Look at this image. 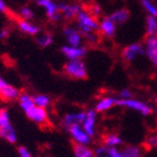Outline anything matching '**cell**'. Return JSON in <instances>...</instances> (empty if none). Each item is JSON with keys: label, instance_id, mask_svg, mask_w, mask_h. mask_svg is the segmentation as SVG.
<instances>
[{"label": "cell", "instance_id": "1", "mask_svg": "<svg viewBox=\"0 0 157 157\" xmlns=\"http://www.w3.org/2000/svg\"><path fill=\"white\" fill-rule=\"evenodd\" d=\"M76 26L81 34L87 32H97L99 31V21L97 17L90 13L89 10L81 9L76 16Z\"/></svg>", "mask_w": 157, "mask_h": 157}, {"label": "cell", "instance_id": "2", "mask_svg": "<svg viewBox=\"0 0 157 157\" xmlns=\"http://www.w3.org/2000/svg\"><path fill=\"white\" fill-rule=\"evenodd\" d=\"M117 105L126 108L128 110L135 111L137 113H141L143 117H149L154 113V109L152 108V105H148L147 102L134 99V98H131V99H119L118 98Z\"/></svg>", "mask_w": 157, "mask_h": 157}, {"label": "cell", "instance_id": "3", "mask_svg": "<svg viewBox=\"0 0 157 157\" xmlns=\"http://www.w3.org/2000/svg\"><path fill=\"white\" fill-rule=\"evenodd\" d=\"M63 71L66 76L73 79H85L88 76L86 64L82 59H71L67 60L63 67Z\"/></svg>", "mask_w": 157, "mask_h": 157}, {"label": "cell", "instance_id": "4", "mask_svg": "<svg viewBox=\"0 0 157 157\" xmlns=\"http://www.w3.org/2000/svg\"><path fill=\"white\" fill-rule=\"evenodd\" d=\"M35 2L39 7L44 9L45 14L50 21L58 22L60 20L62 14L59 12L58 3H56L54 0H35Z\"/></svg>", "mask_w": 157, "mask_h": 157}, {"label": "cell", "instance_id": "5", "mask_svg": "<svg viewBox=\"0 0 157 157\" xmlns=\"http://www.w3.org/2000/svg\"><path fill=\"white\" fill-rule=\"evenodd\" d=\"M67 132L69 133L74 143H76V144L89 145L91 143L92 137L85 131L81 124H74L68 128Z\"/></svg>", "mask_w": 157, "mask_h": 157}, {"label": "cell", "instance_id": "6", "mask_svg": "<svg viewBox=\"0 0 157 157\" xmlns=\"http://www.w3.org/2000/svg\"><path fill=\"white\" fill-rule=\"evenodd\" d=\"M21 92L17 87L9 84L5 78L0 76V98L5 101H14L18 100Z\"/></svg>", "mask_w": 157, "mask_h": 157}, {"label": "cell", "instance_id": "7", "mask_svg": "<svg viewBox=\"0 0 157 157\" xmlns=\"http://www.w3.org/2000/svg\"><path fill=\"white\" fill-rule=\"evenodd\" d=\"M63 35L66 40V43L71 46H81L84 42V37L80 31L75 25H65L63 29Z\"/></svg>", "mask_w": 157, "mask_h": 157}, {"label": "cell", "instance_id": "8", "mask_svg": "<svg viewBox=\"0 0 157 157\" xmlns=\"http://www.w3.org/2000/svg\"><path fill=\"white\" fill-rule=\"evenodd\" d=\"M145 55V50H144V44H142L140 42L132 43V44L128 45L123 48L122 51V57L125 62H134L137 57Z\"/></svg>", "mask_w": 157, "mask_h": 157}, {"label": "cell", "instance_id": "9", "mask_svg": "<svg viewBox=\"0 0 157 157\" xmlns=\"http://www.w3.org/2000/svg\"><path fill=\"white\" fill-rule=\"evenodd\" d=\"M24 114L31 121H33L34 123L40 124V125H44V124L47 123V121H48V113H47L46 109L37 107L35 105L30 108L29 110H26L24 112Z\"/></svg>", "mask_w": 157, "mask_h": 157}, {"label": "cell", "instance_id": "10", "mask_svg": "<svg viewBox=\"0 0 157 157\" xmlns=\"http://www.w3.org/2000/svg\"><path fill=\"white\" fill-rule=\"evenodd\" d=\"M144 50L145 56L157 69V35H152V36H146L144 42Z\"/></svg>", "mask_w": 157, "mask_h": 157}, {"label": "cell", "instance_id": "11", "mask_svg": "<svg viewBox=\"0 0 157 157\" xmlns=\"http://www.w3.org/2000/svg\"><path fill=\"white\" fill-rule=\"evenodd\" d=\"M60 52L67 58V60L71 59H82L87 54V47L81 46H71V45H63L60 47Z\"/></svg>", "mask_w": 157, "mask_h": 157}, {"label": "cell", "instance_id": "12", "mask_svg": "<svg viewBox=\"0 0 157 157\" xmlns=\"http://www.w3.org/2000/svg\"><path fill=\"white\" fill-rule=\"evenodd\" d=\"M85 117H86V111H71V112H67L64 114L63 119H62V125L63 128L67 131L68 128H71L74 124H81L84 122Z\"/></svg>", "mask_w": 157, "mask_h": 157}, {"label": "cell", "instance_id": "13", "mask_svg": "<svg viewBox=\"0 0 157 157\" xmlns=\"http://www.w3.org/2000/svg\"><path fill=\"white\" fill-rule=\"evenodd\" d=\"M96 122H97V111L94 109L87 110L86 117H85L84 122L81 123V126L91 137H94L96 134Z\"/></svg>", "mask_w": 157, "mask_h": 157}, {"label": "cell", "instance_id": "14", "mask_svg": "<svg viewBox=\"0 0 157 157\" xmlns=\"http://www.w3.org/2000/svg\"><path fill=\"white\" fill-rule=\"evenodd\" d=\"M58 8H59V12L62 17L66 19V20H74L76 19V16L78 12L81 10V6L77 5V3H58Z\"/></svg>", "mask_w": 157, "mask_h": 157}, {"label": "cell", "instance_id": "15", "mask_svg": "<svg viewBox=\"0 0 157 157\" xmlns=\"http://www.w3.org/2000/svg\"><path fill=\"white\" fill-rule=\"evenodd\" d=\"M118 25L109 18V16L102 18L99 21V32L105 37H113L117 33Z\"/></svg>", "mask_w": 157, "mask_h": 157}, {"label": "cell", "instance_id": "16", "mask_svg": "<svg viewBox=\"0 0 157 157\" xmlns=\"http://www.w3.org/2000/svg\"><path fill=\"white\" fill-rule=\"evenodd\" d=\"M17 28L22 33L26 34V35H31V36H36L41 32V29L37 24H34L30 20H24V19H19L17 21Z\"/></svg>", "mask_w": 157, "mask_h": 157}, {"label": "cell", "instance_id": "17", "mask_svg": "<svg viewBox=\"0 0 157 157\" xmlns=\"http://www.w3.org/2000/svg\"><path fill=\"white\" fill-rule=\"evenodd\" d=\"M117 102H118V97L105 96V97H102L101 99L98 100V102L94 105V110L97 111V113L107 112L117 105Z\"/></svg>", "mask_w": 157, "mask_h": 157}, {"label": "cell", "instance_id": "18", "mask_svg": "<svg viewBox=\"0 0 157 157\" xmlns=\"http://www.w3.org/2000/svg\"><path fill=\"white\" fill-rule=\"evenodd\" d=\"M130 17H131V13L125 8H120L109 14V18H110L117 25H122V24L126 23V22L128 21Z\"/></svg>", "mask_w": 157, "mask_h": 157}, {"label": "cell", "instance_id": "19", "mask_svg": "<svg viewBox=\"0 0 157 157\" xmlns=\"http://www.w3.org/2000/svg\"><path fill=\"white\" fill-rule=\"evenodd\" d=\"M0 139L5 140L6 142H8L10 144H16L18 141V134H17L14 126L11 124L7 128H0Z\"/></svg>", "mask_w": 157, "mask_h": 157}, {"label": "cell", "instance_id": "20", "mask_svg": "<svg viewBox=\"0 0 157 157\" xmlns=\"http://www.w3.org/2000/svg\"><path fill=\"white\" fill-rule=\"evenodd\" d=\"M102 144L107 147H120L123 145V140L117 133H108L102 137Z\"/></svg>", "mask_w": 157, "mask_h": 157}, {"label": "cell", "instance_id": "21", "mask_svg": "<svg viewBox=\"0 0 157 157\" xmlns=\"http://www.w3.org/2000/svg\"><path fill=\"white\" fill-rule=\"evenodd\" d=\"M73 151L75 157H94V149L90 148L89 145H82V144L74 143Z\"/></svg>", "mask_w": 157, "mask_h": 157}, {"label": "cell", "instance_id": "22", "mask_svg": "<svg viewBox=\"0 0 157 157\" xmlns=\"http://www.w3.org/2000/svg\"><path fill=\"white\" fill-rule=\"evenodd\" d=\"M18 101H19V107H20V109L23 112H25L26 110H29L30 108L35 105L32 96L29 94H26V92H21L20 94V96L18 98Z\"/></svg>", "mask_w": 157, "mask_h": 157}, {"label": "cell", "instance_id": "23", "mask_svg": "<svg viewBox=\"0 0 157 157\" xmlns=\"http://www.w3.org/2000/svg\"><path fill=\"white\" fill-rule=\"evenodd\" d=\"M145 33H146V36L157 35V17H146V20H145Z\"/></svg>", "mask_w": 157, "mask_h": 157}, {"label": "cell", "instance_id": "24", "mask_svg": "<svg viewBox=\"0 0 157 157\" xmlns=\"http://www.w3.org/2000/svg\"><path fill=\"white\" fill-rule=\"evenodd\" d=\"M54 43V36L50 32H44L36 35V44L42 48L48 47Z\"/></svg>", "mask_w": 157, "mask_h": 157}, {"label": "cell", "instance_id": "25", "mask_svg": "<svg viewBox=\"0 0 157 157\" xmlns=\"http://www.w3.org/2000/svg\"><path fill=\"white\" fill-rule=\"evenodd\" d=\"M33 98V101L35 103V105L41 108H44V109H47L50 107L51 103H52V99H51L50 96H47L45 94H33L32 96Z\"/></svg>", "mask_w": 157, "mask_h": 157}, {"label": "cell", "instance_id": "26", "mask_svg": "<svg viewBox=\"0 0 157 157\" xmlns=\"http://www.w3.org/2000/svg\"><path fill=\"white\" fill-rule=\"evenodd\" d=\"M123 157H142V151L139 146L135 145H128L121 149Z\"/></svg>", "mask_w": 157, "mask_h": 157}, {"label": "cell", "instance_id": "27", "mask_svg": "<svg viewBox=\"0 0 157 157\" xmlns=\"http://www.w3.org/2000/svg\"><path fill=\"white\" fill-rule=\"evenodd\" d=\"M141 5L144 11L147 13V16L157 17V6L153 0H141Z\"/></svg>", "mask_w": 157, "mask_h": 157}, {"label": "cell", "instance_id": "28", "mask_svg": "<svg viewBox=\"0 0 157 157\" xmlns=\"http://www.w3.org/2000/svg\"><path fill=\"white\" fill-rule=\"evenodd\" d=\"M34 10L29 7V6H23L21 8L19 9V17L20 19H24V20H30L32 21L34 18Z\"/></svg>", "mask_w": 157, "mask_h": 157}, {"label": "cell", "instance_id": "29", "mask_svg": "<svg viewBox=\"0 0 157 157\" xmlns=\"http://www.w3.org/2000/svg\"><path fill=\"white\" fill-rule=\"evenodd\" d=\"M11 118L7 109H0V128L11 125Z\"/></svg>", "mask_w": 157, "mask_h": 157}, {"label": "cell", "instance_id": "30", "mask_svg": "<svg viewBox=\"0 0 157 157\" xmlns=\"http://www.w3.org/2000/svg\"><path fill=\"white\" fill-rule=\"evenodd\" d=\"M94 157H112L110 153V148L103 144L96 147V149H94Z\"/></svg>", "mask_w": 157, "mask_h": 157}, {"label": "cell", "instance_id": "31", "mask_svg": "<svg viewBox=\"0 0 157 157\" xmlns=\"http://www.w3.org/2000/svg\"><path fill=\"white\" fill-rule=\"evenodd\" d=\"M144 144L146 145L147 148H157V132L153 134H149L145 139Z\"/></svg>", "mask_w": 157, "mask_h": 157}, {"label": "cell", "instance_id": "32", "mask_svg": "<svg viewBox=\"0 0 157 157\" xmlns=\"http://www.w3.org/2000/svg\"><path fill=\"white\" fill-rule=\"evenodd\" d=\"M84 37V41L88 42L89 44H97L99 41V36H98L97 32H87V33L81 34Z\"/></svg>", "mask_w": 157, "mask_h": 157}, {"label": "cell", "instance_id": "33", "mask_svg": "<svg viewBox=\"0 0 157 157\" xmlns=\"http://www.w3.org/2000/svg\"><path fill=\"white\" fill-rule=\"evenodd\" d=\"M118 98L119 99H131V98H134V94L128 88H123L119 92Z\"/></svg>", "mask_w": 157, "mask_h": 157}, {"label": "cell", "instance_id": "34", "mask_svg": "<svg viewBox=\"0 0 157 157\" xmlns=\"http://www.w3.org/2000/svg\"><path fill=\"white\" fill-rule=\"evenodd\" d=\"M18 154L19 157H33L30 151L25 146H19L18 147Z\"/></svg>", "mask_w": 157, "mask_h": 157}, {"label": "cell", "instance_id": "35", "mask_svg": "<svg viewBox=\"0 0 157 157\" xmlns=\"http://www.w3.org/2000/svg\"><path fill=\"white\" fill-rule=\"evenodd\" d=\"M89 11H90V13L91 14H94V17H99L100 14H101V8H100V6H98V5H92L91 7H90V9H89Z\"/></svg>", "mask_w": 157, "mask_h": 157}, {"label": "cell", "instance_id": "36", "mask_svg": "<svg viewBox=\"0 0 157 157\" xmlns=\"http://www.w3.org/2000/svg\"><path fill=\"white\" fill-rule=\"evenodd\" d=\"M110 148V153L112 157H123L121 149H119V147H109Z\"/></svg>", "mask_w": 157, "mask_h": 157}, {"label": "cell", "instance_id": "37", "mask_svg": "<svg viewBox=\"0 0 157 157\" xmlns=\"http://www.w3.org/2000/svg\"><path fill=\"white\" fill-rule=\"evenodd\" d=\"M9 35H10V31H9V29L3 28V29L0 30V40H1V41L7 40L9 37Z\"/></svg>", "mask_w": 157, "mask_h": 157}, {"label": "cell", "instance_id": "38", "mask_svg": "<svg viewBox=\"0 0 157 157\" xmlns=\"http://www.w3.org/2000/svg\"><path fill=\"white\" fill-rule=\"evenodd\" d=\"M8 12V6L6 3L5 0H0V13Z\"/></svg>", "mask_w": 157, "mask_h": 157}, {"label": "cell", "instance_id": "39", "mask_svg": "<svg viewBox=\"0 0 157 157\" xmlns=\"http://www.w3.org/2000/svg\"><path fill=\"white\" fill-rule=\"evenodd\" d=\"M154 113L156 114V117H157V107H155V109H154Z\"/></svg>", "mask_w": 157, "mask_h": 157}, {"label": "cell", "instance_id": "40", "mask_svg": "<svg viewBox=\"0 0 157 157\" xmlns=\"http://www.w3.org/2000/svg\"><path fill=\"white\" fill-rule=\"evenodd\" d=\"M155 105H156V107H157V94H156V98H155Z\"/></svg>", "mask_w": 157, "mask_h": 157}]
</instances>
